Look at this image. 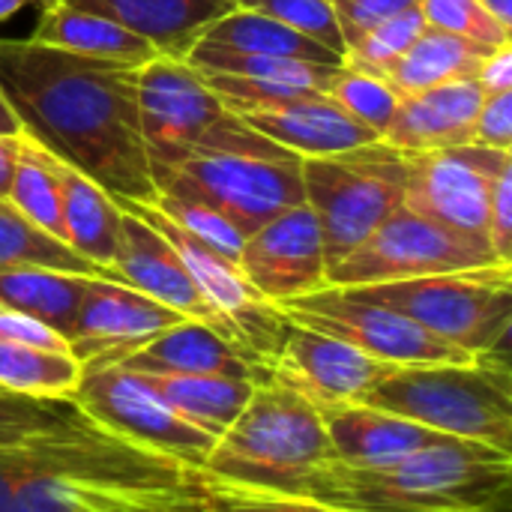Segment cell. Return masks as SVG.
<instances>
[{
  "mask_svg": "<svg viewBox=\"0 0 512 512\" xmlns=\"http://www.w3.org/2000/svg\"><path fill=\"white\" fill-rule=\"evenodd\" d=\"M0 93L27 138L114 201H156L135 66L0 36Z\"/></svg>",
  "mask_w": 512,
  "mask_h": 512,
  "instance_id": "cell-1",
  "label": "cell"
},
{
  "mask_svg": "<svg viewBox=\"0 0 512 512\" xmlns=\"http://www.w3.org/2000/svg\"><path fill=\"white\" fill-rule=\"evenodd\" d=\"M9 512H204V480L78 417L39 435V471Z\"/></svg>",
  "mask_w": 512,
  "mask_h": 512,
  "instance_id": "cell-2",
  "label": "cell"
},
{
  "mask_svg": "<svg viewBox=\"0 0 512 512\" xmlns=\"http://www.w3.org/2000/svg\"><path fill=\"white\" fill-rule=\"evenodd\" d=\"M510 489L512 453L441 438L387 468L330 459L306 477L300 498L342 512H507Z\"/></svg>",
  "mask_w": 512,
  "mask_h": 512,
  "instance_id": "cell-3",
  "label": "cell"
},
{
  "mask_svg": "<svg viewBox=\"0 0 512 512\" xmlns=\"http://www.w3.org/2000/svg\"><path fill=\"white\" fill-rule=\"evenodd\" d=\"M330 459L333 447L318 408L264 378L198 474L234 489L300 495L306 477Z\"/></svg>",
  "mask_w": 512,
  "mask_h": 512,
  "instance_id": "cell-4",
  "label": "cell"
},
{
  "mask_svg": "<svg viewBox=\"0 0 512 512\" xmlns=\"http://www.w3.org/2000/svg\"><path fill=\"white\" fill-rule=\"evenodd\" d=\"M138 123L150 177L192 156L300 159L249 129L186 60L153 57L138 66Z\"/></svg>",
  "mask_w": 512,
  "mask_h": 512,
  "instance_id": "cell-5",
  "label": "cell"
},
{
  "mask_svg": "<svg viewBox=\"0 0 512 512\" xmlns=\"http://www.w3.org/2000/svg\"><path fill=\"white\" fill-rule=\"evenodd\" d=\"M360 405L414 420L438 435L512 453V387L507 357L471 363L393 366Z\"/></svg>",
  "mask_w": 512,
  "mask_h": 512,
  "instance_id": "cell-6",
  "label": "cell"
},
{
  "mask_svg": "<svg viewBox=\"0 0 512 512\" xmlns=\"http://www.w3.org/2000/svg\"><path fill=\"white\" fill-rule=\"evenodd\" d=\"M345 291L411 318L426 333L459 351L474 357H507L512 330V264L360 285Z\"/></svg>",
  "mask_w": 512,
  "mask_h": 512,
  "instance_id": "cell-7",
  "label": "cell"
},
{
  "mask_svg": "<svg viewBox=\"0 0 512 512\" xmlns=\"http://www.w3.org/2000/svg\"><path fill=\"white\" fill-rule=\"evenodd\" d=\"M303 195L318 219L327 267L357 249L405 204L408 153L372 141L333 156L300 159Z\"/></svg>",
  "mask_w": 512,
  "mask_h": 512,
  "instance_id": "cell-8",
  "label": "cell"
},
{
  "mask_svg": "<svg viewBox=\"0 0 512 512\" xmlns=\"http://www.w3.org/2000/svg\"><path fill=\"white\" fill-rule=\"evenodd\" d=\"M498 264L504 261H498L486 240L444 228L402 204L357 249H351L342 261L327 267V285L360 288L420 276L483 270Z\"/></svg>",
  "mask_w": 512,
  "mask_h": 512,
  "instance_id": "cell-9",
  "label": "cell"
},
{
  "mask_svg": "<svg viewBox=\"0 0 512 512\" xmlns=\"http://www.w3.org/2000/svg\"><path fill=\"white\" fill-rule=\"evenodd\" d=\"M153 183L156 195L204 204L228 219L243 237L306 201L300 159L192 156L153 174Z\"/></svg>",
  "mask_w": 512,
  "mask_h": 512,
  "instance_id": "cell-10",
  "label": "cell"
},
{
  "mask_svg": "<svg viewBox=\"0 0 512 512\" xmlns=\"http://www.w3.org/2000/svg\"><path fill=\"white\" fill-rule=\"evenodd\" d=\"M81 417L99 429L153 450L159 456L177 459L192 471H201L216 438L186 423L159 393L135 372L108 363H84L81 378L69 396Z\"/></svg>",
  "mask_w": 512,
  "mask_h": 512,
  "instance_id": "cell-11",
  "label": "cell"
},
{
  "mask_svg": "<svg viewBox=\"0 0 512 512\" xmlns=\"http://www.w3.org/2000/svg\"><path fill=\"white\" fill-rule=\"evenodd\" d=\"M288 321L303 324L309 330L327 333L354 345L357 351L390 363V366H420V363H471L477 360L468 351H459L432 333H426L411 318L354 297L345 288H318L312 294L285 300L276 306Z\"/></svg>",
  "mask_w": 512,
  "mask_h": 512,
  "instance_id": "cell-12",
  "label": "cell"
},
{
  "mask_svg": "<svg viewBox=\"0 0 512 512\" xmlns=\"http://www.w3.org/2000/svg\"><path fill=\"white\" fill-rule=\"evenodd\" d=\"M510 165L512 150H492L474 141L408 153L405 207L444 228L489 243L486 228L492 192Z\"/></svg>",
  "mask_w": 512,
  "mask_h": 512,
  "instance_id": "cell-13",
  "label": "cell"
},
{
  "mask_svg": "<svg viewBox=\"0 0 512 512\" xmlns=\"http://www.w3.org/2000/svg\"><path fill=\"white\" fill-rule=\"evenodd\" d=\"M264 366L273 384L297 393L318 411L363 402V396L393 369L390 363H381L342 339L288 318L282 339Z\"/></svg>",
  "mask_w": 512,
  "mask_h": 512,
  "instance_id": "cell-14",
  "label": "cell"
},
{
  "mask_svg": "<svg viewBox=\"0 0 512 512\" xmlns=\"http://www.w3.org/2000/svg\"><path fill=\"white\" fill-rule=\"evenodd\" d=\"M237 270L264 297L279 306L327 285V258L321 228L309 204H297L243 240Z\"/></svg>",
  "mask_w": 512,
  "mask_h": 512,
  "instance_id": "cell-15",
  "label": "cell"
},
{
  "mask_svg": "<svg viewBox=\"0 0 512 512\" xmlns=\"http://www.w3.org/2000/svg\"><path fill=\"white\" fill-rule=\"evenodd\" d=\"M186 321L180 312L111 279L90 276L66 333L69 354L84 363H114L156 333Z\"/></svg>",
  "mask_w": 512,
  "mask_h": 512,
  "instance_id": "cell-16",
  "label": "cell"
},
{
  "mask_svg": "<svg viewBox=\"0 0 512 512\" xmlns=\"http://www.w3.org/2000/svg\"><path fill=\"white\" fill-rule=\"evenodd\" d=\"M108 279L135 288V291L153 297L156 303L180 312L183 318L201 321V324L213 327L216 333H222L225 339H231L234 345H240L237 336L231 333V327L201 297L198 285L192 282V276H189L186 264L180 261V255L174 252V246L153 225H147L141 216H135L129 210H120V237H117L114 261L108 267Z\"/></svg>",
  "mask_w": 512,
  "mask_h": 512,
  "instance_id": "cell-17",
  "label": "cell"
},
{
  "mask_svg": "<svg viewBox=\"0 0 512 512\" xmlns=\"http://www.w3.org/2000/svg\"><path fill=\"white\" fill-rule=\"evenodd\" d=\"M228 111H234L258 135L291 150L300 159L333 156L381 141L372 129L348 117L327 93L291 96L267 105H237Z\"/></svg>",
  "mask_w": 512,
  "mask_h": 512,
  "instance_id": "cell-18",
  "label": "cell"
},
{
  "mask_svg": "<svg viewBox=\"0 0 512 512\" xmlns=\"http://www.w3.org/2000/svg\"><path fill=\"white\" fill-rule=\"evenodd\" d=\"M108 366H120L138 375H228L255 384L267 378L264 360L234 345L213 327L189 318L156 333Z\"/></svg>",
  "mask_w": 512,
  "mask_h": 512,
  "instance_id": "cell-19",
  "label": "cell"
},
{
  "mask_svg": "<svg viewBox=\"0 0 512 512\" xmlns=\"http://www.w3.org/2000/svg\"><path fill=\"white\" fill-rule=\"evenodd\" d=\"M483 99L486 93L474 78L405 93L381 141L405 153L471 144Z\"/></svg>",
  "mask_w": 512,
  "mask_h": 512,
  "instance_id": "cell-20",
  "label": "cell"
},
{
  "mask_svg": "<svg viewBox=\"0 0 512 512\" xmlns=\"http://www.w3.org/2000/svg\"><path fill=\"white\" fill-rule=\"evenodd\" d=\"M318 414L324 420L333 459L354 468H387L447 438L414 420L360 402L321 408Z\"/></svg>",
  "mask_w": 512,
  "mask_h": 512,
  "instance_id": "cell-21",
  "label": "cell"
},
{
  "mask_svg": "<svg viewBox=\"0 0 512 512\" xmlns=\"http://www.w3.org/2000/svg\"><path fill=\"white\" fill-rule=\"evenodd\" d=\"M75 9L105 15L141 36L156 48L159 57L186 60L201 33L237 9L234 0H63Z\"/></svg>",
  "mask_w": 512,
  "mask_h": 512,
  "instance_id": "cell-22",
  "label": "cell"
},
{
  "mask_svg": "<svg viewBox=\"0 0 512 512\" xmlns=\"http://www.w3.org/2000/svg\"><path fill=\"white\" fill-rule=\"evenodd\" d=\"M27 39L39 42V45L72 51V54L96 57V60L126 63L135 69L150 63L153 57H159L150 42L129 33L117 21L87 12V9H75L63 0L36 15V27Z\"/></svg>",
  "mask_w": 512,
  "mask_h": 512,
  "instance_id": "cell-23",
  "label": "cell"
},
{
  "mask_svg": "<svg viewBox=\"0 0 512 512\" xmlns=\"http://www.w3.org/2000/svg\"><path fill=\"white\" fill-rule=\"evenodd\" d=\"M60 201H63V243L102 270L108 279V267L117 252L120 237V207L114 198L96 186L81 171L60 162Z\"/></svg>",
  "mask_w": 512,
  "mask_h": 512,
  "instance_id": "cell-24",
  "label": "cell"
},
{
  "mask_svg": "<svg viewBox=\"0 0 512 512\" xmlns=\"http://www.w3.org/2000/svg\"><path fill=\"white\" fill-rule=\"evenodd\" d=\"M138 375V372H135ZM186 423L219 438L246 408L255 381L228 375H141Z\"/></svg>",
  "mask_w": 512,
  "mask_h": 512,
  "instance_id": "cell-25",
  "label": "cell"
},
{
  "mask_svg": "<svg viewBox=\"0 0 512 512\" xmlns=\"http://www.w3.org/2000/svg\"><path fill=\"white\" fill-rule=\"evenodd\" d=\"M495 48L477 45L471 39L426 27L411 48L390 66L387 81L405 96V93H420L438 84L450 81H465L474 78L486 54Z\"/></svg>",
  "mask_w": 512,
  "mask_h": 512,
  "instance_id": "cell-26",
  "label": "cell"
},
{
  "mask_svg": "<svg viewBox=\"0 0 512 512\" xmlns=\"http://www.w3.org/2000/svg\"><path fill=\"white\" fill-rule=\"evenodd\" d=\"M90 276L48 270V267H15L0 270V306L36 318L66 339L72 318L81 306Z\"/></svg>",
  "mask_w": 512,
  "mask_h": 512,
  "instance_id": "cell-27",
  "label": "cell"
},
{
  "mask_svg": "<svg viewBox=\"0 0 512 512\" xmlns=\"http://www.w3.org/2000/svg\"><path fill=\"white\" fill-rule=\"evenodd\" d=\"M198 42H210L228 51H246V54H270V57H291V60H312L327 66H342V57L330 48L318 45L315 39L261 15L252 9H231L222 18H216Z\"/></svg>",
  "mask_w": 512,
  "mask_h": 512,
  "instance_id": "cell-28",
  "label": "cell"
},
{
  "mask_svg": "<svg viewBox=\"0 0 512 512\" xmlns=\"http://www.w3.org/2000/svg\"><path fill=\"white\" fill-rule=\"evenodd\" d=\"M6 201L33 225L63 240V201H60V159L21 132L15 174Z\"/></svg>",
  "mask_w": 512,
  "mask_h": 512,
  "instance_id": "cell-29",
  "label": "cell"
},
{
  "mask_svg": "<svg viewBox=\"0 0 512 512\" xmlns=\"http://www.w3.org/2000/svg\"><path fill=\"white\" fill-rule=\"evenodd\" d=\"M186 63L195 72H219V75H243V78H267L294 87H306L315 93H327L339 66L312 63V60H291V57H270V54H246L228 51L210 42H195Z\"/></svg>",
  "mask_w": 512,
  "mask_h": 512,
  "instance_id": "cell-30",
  "label": "cell"
},
{
  "mask_svg": "<svg viewBox=\"0 0 512 512\" xmlns=\"http://www.w3.org/2000/svg\"><path fill=\"white\" fill-rule=\"evenodd\" d=\"M78 378L81 363L69 351L0 339V390L39 399H69Z\"/></svg>",
  "mask_w": 512,
  "mask_h": 512,
  "instance_id": "cell-31",
  "label": "cell"
},
{
  "mask_svg": "<svg viewBox=\"0 0 512 512\" xmlns=\"http://www.w3.org/2000/svg\"><path fill=\"white\" fill-rule=\"evenodd\" d=\"M15 267H48L78 276H102L99 267L75 255L63 240L51 237L27 216H21L6 198H0V270Z\"/></svg>",
  "mask_w": 512,
  "mask_h": 512,
  "instance_id": "cell-32",
  "label": "cell"
},
{
  "mask_svg": "<svg viewBox=\"0 0 512 512\" xmlns=\"http://www.w3.org/2000/svg\"><path fill=\"white\" fill-rule=\"evenodd\" d=\"M327 96L357 123H363L366 129H372L378 138H384L402 93L381 75L372 72H360L351 66H339V72L333 75V84L327 90Z\"/></svg>",
  "mask_w": 512,
  "mask_h": 512,
  "instance_id": "cell-33",
  "label": "cell"
},
{
  "mask_svg": "<svg viewBox=\"0 0 512 512\" xmlns=\"http://www.w3.org/2000/svg\"><path fill=\"white\" fill-rule=\"evenodd\" d=\"M426 30V18L420 12V6L405 9L375 27H369L366 33H360L348 48L342 63L360 72H372L387 78L390 66L411 48V42Z\"/></svg>",
  "mask_w": 512,
  "mask_h": 512,
  "instance_id": "cell-34",
  "label": "cell"
},
{
  "mask_svg": "<svg viewBox=\"0 0 512 512\" xmlns=\"http://www.w3.org/2000/svg\"><path fill=\"white\" fill-rule=\"evenodd\" d=\"M78 417L81 411L72 399H39L0 390V447H12L27 438L63 429Z\"/></svg>",
  "mask_w": 512,
  "mask_h": 512,
  "instance_id": "cell-35",
  "label": "cell"
},
{
  "mask_svg": "<svg viewBox=\"0 0 512 512\" xmlns=\"http://www.w3.org/2000/svg\"><path fill=\"white\" fill-rule=\"evenodd\" d=\"M426 27L471 39L486 48L510 45L512 27L501 24L480 0H420Z\"/></svg>",
  "mask_w": 512,
  "mask_h": 512,
  "instance_id": "cell-36",
  "label": "cell"
},
{
  "mask_svg": "<svg viewBox=\"0 0 512 512\" xmlns=\"http://www.w3.org/2000/svg\"><path fill=\"white\" fill-rule=\"evenodd\" d=\"M240 9H252L261 12L309 39H315L318 45L330 48L333 54L345 57V39L333 12L330 0H234Z\"/></svg>",
  "mask_w": 512,
  "mask_h": 512,
  "instance_id": "cell-37",
  "label": "cell"
},
{
  "mask_svg": "<svg viewBox=\"0 0 512 512\" xmlns=\"http://www.w3.org/2000/svg\"><path fill=\"white\" fill-rule=\"evenodd\" d=\"M153 207H156L165 219H171L177 228H183L186 234H192L195 240L207 243L213 252H219L222 258H228V261L237 264L246 237H243L228 219H222L219 213H213V210L204 207V204L183 201V198H168V195H156Z\"/></svg>",
  "mask_w": 512,
  "mask_h": 512,
  "instance_id": "cell-38",
  "label": "cell"
},
{
  "mask_svg": "<svg viewBox=\"0 0 512 512\" xmlns=\"http://www.w3.org/2000/svg\"><path fill=\"white\" fill-rule=\"evenodd\" d=\"M204 480V477H201ZM204 512H342L300 495L252 492L204 480Z\"/></svg>",
  "mask_w": 512,
  "mask_h": 512,
  "instance_id": "cell-39",
  "label": "cell"
},
{
  "mask_svg": "<svg viewBox=\"0 0 512 512\" xmlns=\"http://www.w3.org/2000/svg\"><path fill=\"white\" fill-rule=\"evenodd\" d=\"M330 3H333V12H336L339 30H342V39H345V48L360 33H366L369 27L399 15L405 9L420 6V0H330Z\"/></svg>",
  "mask_w": 512,
  "mask_h": 512,
  "instance_id": "cell-40",
  "label": "cell"
},
{
  "mask_svg": "<svg viewBox=\"0 0 512 512\" xmlns=\"http://www.w3.org/2000/svg\"><path fill=\"white\" fill-rule=\"evenodd\" d=\"M39 471V435L12 447H0V512H9L18 489Z\"/></svg>",
  "mask_w": 512,
  "mask_h": 512,
  "instance_id": "cell-41",
  "label": "cell"
},
{
  "mask_svg": "<svg viewBox=\"0 0 512 512\" xmlns=\"http://www.w3.org/2000/svg\"><path fill=\"white\" fill-rule=\"evenodd\" d=\"M474 144L492 150H512V90L483 99L474 120Z\"/></svg>",
  "mask_w": 512,
  "mask_h": 512,
  "instance_id": "cell-42",
  "label": "cell"
},
{
  "mask_svg": "<svg viewBox=\"0 0 512 512\" xmlns=\"http://www.w3.org/2000/svg\"><path fill=\"white\" fill-rule=\"evenodd\" d=\"M486 237H489V246L498 255V261L512 264V165L504 168V174L495 183Z\"/></svg>",
  "mask_w": 512,
  "mask_h": 512,
  "instance_id": "cell-43",
  "label": "cell"
},
{
  "mask_svg": "<svg viewBox=\"0 0 512 512\" xmlns=\"http://www.w3.org/2000/svg\"><path fill=\"white\" fill-rule=\"evenodd\" d=\"M0 339L33 345V348H48V351H69V345L60 333H54L51 327L39 324L36 318H27L12 309H0Z\"/></svg>",
  "mask_w": 512,
  "mask_h": 512,
  "instance_id": "cell-44",
  "label": "cell"
},
{
  "mask_svg": "<svg viewBox=\"0 0 512 512\" xmlns=\"http://www.w3.org/2000/svg\"><path fill=\"white\" fill-rule=\"evenodd\" d=\"M474 81L483 87L486 96L492 93H507L512 90V42L510 45H501L495 51L486 54V60L480 63Z\"/></svg>",
  "mask_w": 512,
  "mask_h": 512,
  "instance_id": "cell-45",
  "label": "cell"
},
{
  "mask_svg": "<svg viewBox=\"0 0 512 512\" xmlns=\"http://www.w3.org/2000/svg\"><path fill=\"white\" fill-rule=\"evenodd\" d=\"M18 147H21V132L18 135H0V198H6L15 162H18Z\"/></svg>",
  "mask_w": 512,
  "mask_h": 512,
  "instance_id": "cell-46",
  "label": "cell"
},
{
  "mask_svg": "<svg viewBox=\"0 0 512 512\" xmlns=\"http://www.w3.org/2000/svg\"><path fill=\"white\" fill-rule=\"evenodd\" d=\"M54 3H60V0H0V24H6L9 18H15V15H21V12H27V9L45 12V9H51Z\"/></svg>",
  "mask_w": 512,
  "mask_h": 512,
  "instance_id": "cell-47",
  "label": "cell"
},
{
  "mask_svg": "<svg viewBox=\"0 0 512 512\" xmlns=\"http://www.w3.org/2000/svg\"><path fill=\"white\" fill-rule=\"evenodd\" d=\"M501 24H507L512 27V0H480Z\"/></svg>",
  "mask_w": 512,
  "mask_h": 512,
  "instance_id": "cell-48",
  "label": "cell"
},
{
  "mask_svg": "<svg viewBox=\"0 0 512 512\" xmlns=\"http://www.w3.org/2000/svg\"><path fill=\"white\" fill-rule=\"evenodd\" d=\"M18 132H21V126H18L12 108L6 105V99H3V93H0V135H18Z\"/></svg>",
  "mask_w": 512,
  "mask_h": 512,
  "instance_id": "cell-49",
  "label": "cell"
},
{
  "mask_svg": "<svg viewBox=\"0 0 512 512\" xmlns=\"http://www.w3.org/2000/svg\"><path fill=\"white\" fill-rule=\"evenodd\" d=\"M0 309H3V306H0Z\"/></svg>",
  "mask_w": 512,
  "mask_h": 512,
  "instance_id": "cell-50",
  "label": "cell"
}]
</instances>
